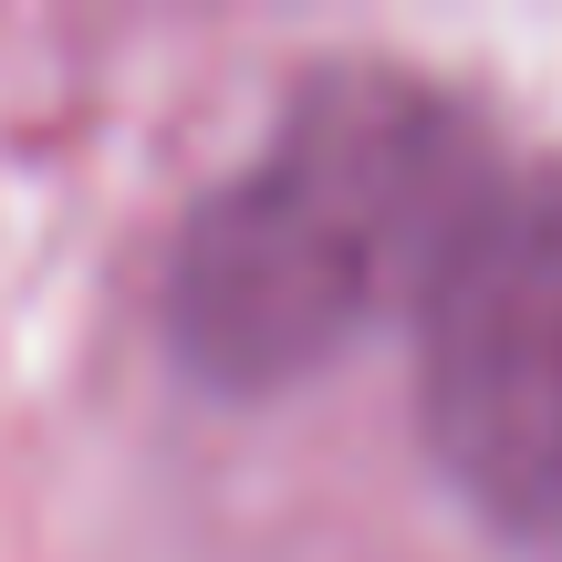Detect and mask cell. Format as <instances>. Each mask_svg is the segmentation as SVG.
Masks as SVG:
<instances>
[{"instance_id":"1","label":"cell","mask_w":562,"mask_h":562,"mask_svg":"<svg viewBox=\"0 0 562 562\" xmlns=\"http://www.w3.org/2000/svg\"><path fill=\"white\" fill-rule=\"evenodd\" d=\"M490 199L469 104L417 74H313L271 146L188 220L167 334L209 385H292L438 292Z\"/></svg>"},{"instance_id":"2","label":"cell","mask_w":562,"mask_h":562,"mask_svg":"<svg viewBox=\"0 0 562 562\" xmlns=\"http://www.w3.org/2000/svg\"><path fill=\"white\" fill-rule=\"evenodd\" d=\"M427 313V448L480 521L562 542V167L510 178L438 271Z\"/></svg>"}]
</instances>
